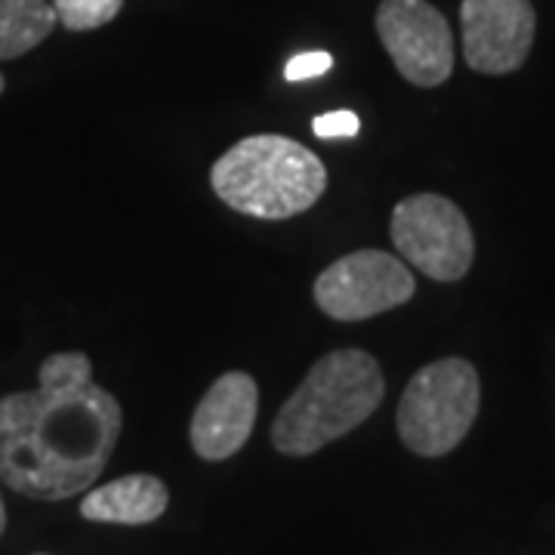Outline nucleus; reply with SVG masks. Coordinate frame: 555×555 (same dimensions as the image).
Segmentation results:
<instances>
[{
    "label": "nucleus",
    "instance_id": "3",
    "mask_svg": "<svg viewBox=\"0 0 555 555\" xmlns=\"http://www.w3.org/2000/svg\"><path fill=\"white\" fill-rule=\"evenodd\" d=\"M210 185L244 217L291 219L315 207L327 189V170L297 139L257 133L235 142L210 167Z\"/></svg>",
    "mask_w": 555,
    "mask_h": 555
},
{
    "label": "nucleus",
    "instance_id": "5",
    "mask_svg": "<svg viewBox=\"0 0 555 555\" xmlns=\"http://www.w3.org/2000/svg\"><path fill=\"white\" fill-rule=\"evenodd\" d=\"M389 232L401 259L433 281L451 284L473 269L476 238L469 219L444 195L423 192L398 201Z\"/></svg>",
    "mask_w": 555,
    "mask_h": 555
},
{
    "label": "nucleus",
    "instance_id": "2",
    "mask_svg": "<svg viewBox=\"0 0 555 555\" xmlns=\"http://www.w3.org/2000/svg\"><path fill=\"white\" fill-rule=\"evenodd\" d=\"M386 383L377 358L337 349L318 358L272 423V444L287 456H309L377 414Z\"/></svg>",
    "mask_w": 555,
    "mask_h": 555
},
{
    "label": "nucleus",
    "instance_id": "15",
    "mask_svg": "<svg viewBox=\"0 0 555 555\" xmlns=\"http://www.w3.org/2000/svg\"><path fill=\"white\" fill-rule=\"evenodd\" d=\"M7 531V506H3V496H0V534Z\"/></svg>",
    "mask_w": 555,
    "mask_h": 555
},
{
    "label": "nucleus",
    "instance_id": "16",
    "mask_svg": "<svg viewBox=\"0 0 555 555\" xmlns=\"http://www.w3.org/2000/svg\"><path fill=\"white\" fill-rule=\"evenodd\" d=\"M0 93H3V75H0Z\"/></svg>",
    "mask_w": 555,
    "mask_h": 555
},
{
    "label": "nucleus",
    "instance_id": "11",
    "mask_svg": "<svg viewBox=\"0 0 555 555\" xmlns=\"http://www.w3.org/2000/svg\"><path fill=\"white\" fill-rule=\"evenodd\" d=\"M56 10L47 0H0V60H20L50 38Z\"/></svg>",
    "mask_w": 555,
    "mask_h": 555
},
{
    "label": "nucleus",
    "instance_id": "12",
    "mask_svg": "<svg viewBox=\"0 0 555 555\" xmlns=\"http://www.w3.org/2000/svg\"><path fill=\"white\" fill-rule=\"evenodd\" d=\"M124 0H53L56 20L68 31H93L115 20Z\"/></svg>",
    "mask_w": 555,
    "mask_h": 555
},
{
    "label": "nucleus",
    "instance_id": "14",
    "mask_svg": "<svg viewBox=\"0 0 555 555\" xmlns=\"http://www.w3.org/2000/svg\"><path fill=\"white\" fill-rule=\"evenodd\" d=\"M331 68H334V56H331V53H324V50H315V53H299V56H294V60L287 62L284 78L291 80V83H297V80L321 78V75H327Z\"/></svg>",
    "mask_w": 555,
    "mask_h": 555
},
{
    "label": "nucleus",
    "instance_id": "10",
    "mask_svg": "<svg viewBox=\"0 0 555 555\" xmlns=\"http://www.w3.org/2000/svg\"><path fill=\"white\" fill-rule=\"evenodd\" d=\"M167 485L155 476H120L93 488L80 503V516L102 525H149L167 513Z\"/></svg>",
    "mask_w": 555,
    "mask_h": 555
},
{
    "label": "nucleus",
    "instance_id": "13",
    "mask_svg": "<svg viewBox=\"0 0 555 555\" xmlns=\"http://www.w3.org/2000/svg\"><path fill=\"white\" fill-rule=\"evenodd\" d=\"M312 130H315L318 139H349V137H358V130H361V118H358L356 112L339 108V112L318 115V118L312 120Z\"/></svg>",
    "mask_w": 555,
    "mask_h": 555
},
{
    "label": "nucleus",
    "instance_id": "7",
    "mask_svg": "<svg viewBox=\"0 0 555 555\" xmlns=\"http://www.w3.org/2000/svg\"><path fill=\"white\" fill-rule=\"evenodd\" d=\"M377 35L398 75L414 87H438L454 72V35L426 0H383Z\"/></svg>",
    "mask_w": 555,
    "mask_h": 555
},
{
    "label": "nucleus",
    "instance_id": "4",
    "mask_svg": "<svg viewBox=\"0 0 555 555\" xmlns=\"http://www.w3.org/2000/svg\"><path fill=\"white\" fill-rule=\"evenodd\" d=\"M481 404L478 371L466 358L420 367L398 401V436L420 456H444L469 436Z\"/></svg>",
    "mask_w": 555,
    "mask_h": 555
},
{
    "label": "nucleus",
    "instance_id": "6",
    "mask_svg": "<svg viewBox=\"0 0 555 555\" xmlns=\"http://www.w3.org/2000/svg\"><path fill=\"white\" fill-rule=\"evenodd\" d=\"M416 281L404 259L386 250H356L334 259L318 275V309L334 321H364L404 306L414 297Z\"/></svg>",
    "mask_w": 555,
    "mask_h": 555
},
{
    "label": "nucleus",
    "instance_id": "1",
    "mask_svg": "<svg viewBox=\"0 0 555 555\" xmlns=\"http://www.w3.org/2000/svg\"><path fill=\"white\" fill-rule=\"evenodd\" d=\"M120 429L124 411L93 383V361L56 352L35 389L0 398V478L43 503L78 496L108 466Z\"/></svg>",
    "mask_w": 555,
    "mask_h": 555
},
{
    "label": "nucleus",
    "instance_id": "9",
    "mask_svg": "<svg viewBox=\"0 0 555 555\" xmlns=\"http://www.w3.org/2000/svg\"><path fill=\"white\" fill-rule=\"evenodd\" d=\"M259 414L257 379L244 371H229L204 392L195 408L189 438L201 460H229L254 436Z\"/></svg>",
    "mask_w": 555,
    "mask_h": 555
},
{
    "label": "nucleus",
    "instance_id": "8",
    "mask_svg": "<svg viewBox=\"0 0 555 555\" xmlns=\"http://www.w3.org/2000/svg\"><path fill=\"white\" fill-rule=\"evenodd\" d=\"M463 56L478 75H513L534 47L531 0H463Z\"/></svg>",
    "mask_w": 555,
    "mask_h": 555
}]
</instances>
